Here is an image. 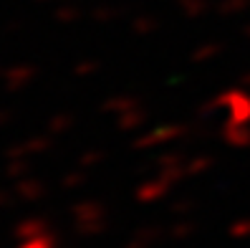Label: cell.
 I'll list each match as a JSON object with an SVG mask.
<instances>
[{
  "label": "cell",
  "mask_w": 250,
  "mask_h": 248,
  "mask_svg": "<svg viewBox=\"0 0 250 248\" xmlns=\"http://www.w3.org/2000/svg\"><path fill=\"white\" fill-rule=\"evenodd\" d=\"M212 107H225L228 119L250 122V91H245V89H232V91L220 94L212 101Z\"/></svg>",
  "instance_id": "obj_1"
},
{
  "label": "cell",
  "mask_w": 250,
  "mask_h": 248,
  "mask_svg": "<svg viewBox=\"0 0 250 248\" xmlns=\"http://www.w3.org/2000/svg\"><path fill=\"white\" fill-rule=\"evenodd\" d=\"M225 137L238 144V147H245L250 144V122H235V119H228L225 122Z\"/></svg>",
  "instance_id": "obj_2"
},
{
  "label": "cell",
  "mask_w": 250,
  "mask_h": 248,
  "mask_svg": "<svg viewBox=\"0 0 250 248\" xmlns=\"http://www.w3.org/2000/svg\"><path fill=\"white\" fill-rule=\"evenodd\" d=\"M144 119H146V112H144L139 104H134L131 109L124 112V116L119 119V127H122V129H139V127L144 124Z\"/></svg>",
  "instance_id": "obj_3"
},
{
  "label": "cell",
  "mask_w": 250,
  "mask_h": 248,
  "mask_svg": "<svg viewBox=\"0 0 250 248\" xmlns=\"http://www.w3.org/2000/svg\"><path fill=\"white\" fill-rule=\"evenodd\" d=\"M180 8L185 10V16L197 18V16H202V13L210 8V3L208 0H180Z\"/></svg>",
  "instance_id": "obj_4"
},
{
  "label": "cell",
  "mask_w": 250,
  "mask_h": 248,
  "mask_svg": "<svg viewBox=\"0 0 250 248\" xmlns=\"http://www.w3.org/2000/svg\"><path fill=\"white\" fill-rule=\"evenodd\" d=\"M162 132H152L149 137H146L144 142H162V139H172V137H177L180 135V127H159Z\"/></svg>",
  "instance_id": "obj_5"
},
{
  "label": "cell",
  "mask_w": 250,
  "mask_h": 248,
  "mask_svg": "<svg viewBox=\"0 0 250 248\" xmlns=\"http://www.w3.org/2000/svg\"><path fill=\"white\" fill-rule=\"evenodd\" d=\"M248 5H250V0H223V3H220V10L223 13H238Z\"/></svg>",
  "instance_id": "obj_6"
},
{
  "label": "cell",
  "mask_w": 250,
  "mask_h": 248,
  "mask_svg": "<svg viewBox=\"0 0 250 248\" xmlns=\"http://www.w3.org/2000/svg\"><path fill=\"white\" fill-rule=\"evenodd\" d=\"M154 25H157L154 18H139V21H134V31L137 33H152Z\"/></svg>",
  "instance_id": "obj_7"
},
{
  "label": "cell",
  "mask_w": 250,
  "mask_h": 248,
  "mask_svg": "<svg viewBox=\"0 0 250 248\" xmlns=\"http://www.w3.org/2000/svg\"><path fill=\"white\" fill-rule=\"evenodd\" d=\"M217 51H220V46H217V43H208V46H202V51H197L192 58H195V61H205V58L215 56Z\"/></svg>",
  "instance_id": "obj_8"
}]
</instances>
